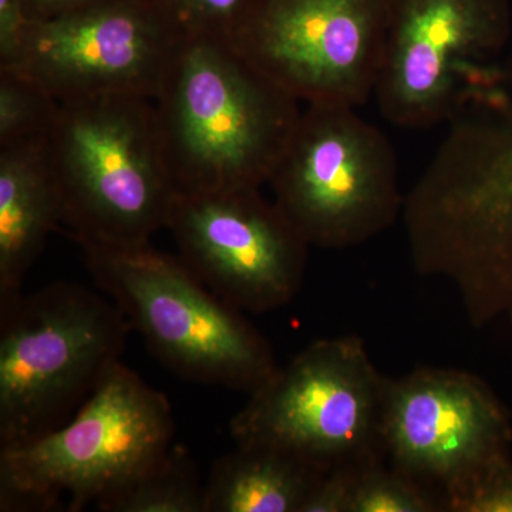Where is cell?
I'll return each mask as SVG.
<instances>
[{
  "label": "cell",
  "mask_w": 512,
  "mask_h": 512,
  "mask_svg": "<svg viewBox=\"0 0 512 512\" xmlns=\"http://www.w3.org/2000/svg\"><path fill=\"white\" fill-rule=\"evenodd\" d=\"M448 123L404 201L413 265L456 289L474 328L512 323V57Z\"/></svg>",
  "instance_id": "obj_1"
},
{
  "label": "cell",
  "mask_w": 512,
  "mask_h": 512,
  "mask_svg": "<svg viewBox=\"0 0 512 512\" xmlns=\"http://www.w3.org/2000/svg\"><path fill=\"white\" fill-rule=\"evenodd\" d=\"M153 101L165 165L187 194L261 190L302 111L228 43L185 36Z\"/></svg>",
  "instance_id": "obj_2"
},
{
  "label": "cell",
  "mask_w": 512,
  "mask_h": 512,
  "mask_svg": "<svg viewBox=\"0 0 512 512\" xmlns=\"http://www.w3.org/2000/svg\"><path fill=\"white\" fill-rule=\"evenodd\" d=\"M131 330L110 298L70 282L0 303V450L72 420L121 362Z\"/></svg>",
  "instance_id": "obj_3"
},
{
  "label": "cell",
  "mask_w": 512,
  "mask_h": 512,
  "mask_svg": "<svg viewBox=\"0 0 512 512\" xmlns=\"http://www.w3.org/2000/svg\"><path fill=\"white\" fill-rule=\"evenodd\" d=\"M79 245L94 284L174 375L251 394L278 369L268 339L180 256L150 241Z\"/></svg>",
  "instance_id": "obj_4"
},
{
  "label": "cell",
  "mask_w": 512,
  "mask_h": 512,
  "mask_svg": "<svg viewBox=\"0 0 512 512\" xmlns=\"http://www.w3.org/2000/svg\"><path fill=\"white\" fill-rule=\"evenodd\" d=\"M47 157L74 241L141 244L167 225L175 190L153 99L131 94L59 103Z\"/></svg>",
  "instance_id": "obj_5"
},
{
  "label": "cell",
  "mask_w": 512,
  "mask_h": 512,
  "mask_svg": "<svg viewBox=\"0 0 512 512\" xmlns=\"http://www.w3.org/2000/svg\"><path fill=\"white\" fill-rule=\"evenodd\" d=\"M165 394L117 363L46 436L0 450V511H83L123 490L174 446Z\"/></svg>",
  "instance_id": "obj_6"
},
{
  "label": "cell",
  "mask_w": 512,
  "mask_h": 512,
  "mask_svg": "<svg viewBox=\"0 0 512 512\" xmlns=\"http://www.w3.org/2000/svg\"><path fill=\"white\" fill-rule=\"evenodd\" d=\"M386 383L359 336L316 340L248 394L229 433L235 446L284 451L325 471L387 461Z\"/></svg>",
  "instance_id": "obj_7"
},
{
  "label": "cell",
  "mask_w": 512,
  "mask_h": 512,
  "mask_svg": "<svg viewBox=\"0 0 512 512\" xmlns=\"http://www.w3.org/2000/svg\"><path fill=\"white\" fill-rule=\"evenodd\" d=\"M268 184L293 227L322 249L376 238L402 218L406 201L390 138L339 104H303Z\"/></svg>",
  "instance_id": "obj_8"
},
{
  "label": "cell",
  "mask_w": 512,
  "mask_h": 512,
  "mask_svg": "<svg viewBox=\"0 0 512 512\" xmlns=\"http://www.w3.org/2000/svg\"><path fill=\"white\" fill-rule=\"evenodd\" d=\"M392 0H259L229 46L302 104L375 96Z\"/></svg>",
  "instance_id": "obj_9"
},
{
  "label": "cell",
  "mask_w": 512,
  "mask_h": 512,
  "mask_svg": "<svg viewBox=\"0 0 512 512\" xmlns=\"http://www.w3.org/2000/svg\"><path fill=\"white\" fill-rule=\"evenodd\" d=\"M382 444L390 466L440 488L443 505L512 460L511 417L473 373L420 367L387 379Z\"/></svg>",
  "instance_id": "obj_10"
},
{
  "label": "cell",
  "mask_w": 512,
  "mask_h": 512,
  "mask_svg": "<svg viewBox=\"0 0 512 512\" xmlns=\"http://www.w3.org/2000/svg\"><path fill=\"white\" fill-rule=\"evenodd\" d=\"M511 30L510 0H392L373 96L383 119L407 130L453 119Z\"/></svg>",
  "instance_id": "obj_11"
},
{
  "label": "cell",
  "mask_w": 512,
  "mask_h": 512,
  "mask_svg": "<svg viewBox=\"0 0 512 512\" xmlns=\"http://www.w3.org/2000/svg\"><path fill=\"white\" fill-rule=\"evenodd\" d=\"M165 229L192 274L239 311H276L301 291L311 245L259 188L175 192Z\"/></svg>",
  "instance_id": "obj_12"
},
{
  "label": "cell",
  "mask_w": 512,
  "mask_h": 512,
  "mask_svg": "<svg viewBox=\"0 0 512 512\" xmlns=\"http://www.w3.org/2000/svg\"><path fill=\"white\" fill-rule=\"evenodd\" d=\"M183 33L156 0H114L30 22L13 70L59 103L131 94L156 99Z\"/></svg>",
  "instance_id": "obj_13"
},
{
  "label": "cell",
  "mask_w": 512,
  "mask_h": 512,
  "mask_svg": "<svg viewBox=\"0 0 512 512\" xmlns=\"http://www.w3.org/2000/svg\"><path fill=\"white\" fill-rule=\"evenodd\" d=\"M60 224L46 138L0 147V303L23 293L26 275Z\"/></svg>",
  "instance_id": "obj_14"
},
{
  "label": "cell",
  "mask_w": 512,
  "mask_h": 512,
  "mask_svg": "<svg viewBox=\"0 0 512 512\" xmlns=\"http://www.w3.org/2000/svg\"><path fill=\"white\" fill-rule=\"evenodd\" d=\"M326 473L284 451L235 446L208 474L205 512H302Z\"/></svg>",
  "instance_id": "obj_15"
},
{
  "label": "cell",
  "mask_w": 512,
  "mask_h": 512,
  "mask_svg": "<svg viewBox=\"0 0 512 512\" xmlns=\"http://www.w3.org/2000/svg\"><path fill=\"white\" fill-rule=\"evenodd\" d=\"M101 512H205V483L188 451L174 446L123 490L97 505Z\"/></svg>",
  "instance_id": "obj_16"
},
{
  "label": "cell",
  "mask_w": 512,
  "mask_h": 512,
  "mask_svg": "<svg viewBox=\"0 0 512 512\" xmlns=\"http://www.w3.org/2000/svg\"><path fill=\"white\" fill-rule=\"evenodd\" d=\"M59 101L13 70L0 69V147L42 140L55 121Z\"/></svg>",
  "instance_id": "obj_17"
},
{
  "label": "cell",
  "mask_w": 512,
  "mask_h": 512,
  "mask_svg": "<svg viewBox=\"0 0 512 512\" xmlns=\"http://www.w3.org/2000/svg\"><path fill=\"white\" fill-rule=\"evenodd\" d=\"M386 464H370L360 471L349 512L443 511L429 487Z\"/></svg>",
  "instance_id": "obj_18"
},
{
  "label": "cell",
  "mask_w": 512,
  "mask_h": 512,
  "mask_svg": "<svg viewBox=\"0 0 512 512\" xmlns=\"http://www.w3.org/2000/svg\"><path fill=\"white\" fill-rule=\"evenodd\" d=\"M185 37L231 43L259 0H156Z\"/></svg>",
  "instance_id": "obj_19"
},
{
  "label": "cell",
  "mask_w": 512,
  "mask_h": 512,
  "mask_svg": "<svg viewBox=\"0 0 512 512\" xmlns=\"http://www.w3.org/2000/svg\"><path fill=\"white\" fill-rule=\"evenodd\" d=\"M443 511L512 512V460L490 471L466 490L444 498Z\"/></svg>",
  "instance_id": "obj_20"
},
{
  "label": "cell",
  "mask_w": 512,
  "mask_h": 512,
  "mask_svg": "<svg viewBox=\"0 0 512 512\" xmlns=\"http://www.w3.org/2000/svg\"><path fill=\"white\" fill-rule=\"evenodd\" d=\"M365 467L340 466L329 470L309 495L302 512H349L357 477Z\"/></svg>",
  "instance_id": "obj_21"
},
{
  "label": "cell",
  "mask_w": 512,
  "mask_h": 512,
  "mask_svg": "<svg viewBox=\"0 0 512 512\" xmlns=\"http://www.w3.org/2000/svg\"><path fill=\"white\" fill-rule=\"evenodd\" d=\"M29 26L23 0H0V69L15 62Z\"/></svg>",
  "instance_id": "obj_22"
},
{
  "label": "cell",
  "mask_w": 512,
  "mask_h": 512,
  "mask_svg": "<svg viewBox=\"0 0 512 512\" xmlns=\"http://www.w3.org/2000/svg\"><path fill=\"white\" fill-rule=\"evenodd\" d=\"M114 0H23L30 22L60 18Z\"/></svg>",
  "instance_id": "obj_23"
}]
</instances>
